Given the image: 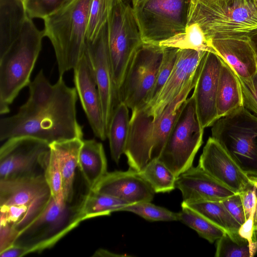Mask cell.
<instances>
[{
  "label": "cell",
  "mask_w": 257,
  "mask_h": 257,
  "mask_svg": "<svg viewBox=\"0 0 257 257\" xmlns=\"http://www.w3.org/2000/svg\"><path fill=\"white\" fill-rule=\"evenodd\" d=\"M29 96L18 112L0 119V141L20 137L51 145L75 138L83 133L76 116L78 94L63 76L54 84L41 70L28 85Z\"/></svg>",
  "instance_id": "1"
},
{
  "label": "cell",
  "mask_w": 257,
  "mask_h": 257,
  "mask_svg": "<svg viewBox=\"0 0 257 257\" xmlns=\"http://www.w3.org/2000/svg\"><path fill=\"white\" fill-rule=\"evenodd\" d=\"M202 62L178 95L156 117L141 108L133 110L130 132L124 152L130 169L140 172L152 160L159 158L184 102L194 89Z\"/></svg>",
  "instance_id": "2"
},
{
  "label": "cell",
  "mask_w": 257,
  "mask_h": 257,
  "mask_svg": "<svg viewBox=\"0 0 257 257\" xmlns=\"http://www.w3.org/2000/svg\"><path fill=\"white\" fill-rule=\"evenodd\" d=\"M197 23L209 42L250 40L257 34V8L253 0H194L188 23Z\"/></svg>",
  "instance_id": "3"
},
{
  "label": "cell",
  "mask_w": 257,
  "mask_h": 257,
  "mask_svg": "<svg viewBox=\"0 0 257 257\" xmlns=\"http://www.w3.org/2000/svg\"><path fill=\"white\" fill-rule=\"evenodd\" d=\"M92 0H67L44 19L45 37L54 48L59 76L73 69L87 48L86 30Z\"/></svg>",
  "instance_id": "4"
},
{
  "label": "cell",
  "mask_w": 257,
  "mask_h": 257,
  "mask_svg": "<svg viewBox=\"0 0 257 257\" xmlns=\"http://www.w3.org/2000/svg\"><path fill=\"white\" fill-rule=\"evenodd\" d=\"M43 31L27 17L21 33L10 47L0 56V113L10 112V106L25 87L42 48Z\"/></svg>",
  "instance_id": "5"
},
{
  "label": "cell",
  "mask_w": 257,
  "mask_h": 257,
  "mask_svg": "<svg viewBox=\"0 0 257 257\" xmlns=\"http://www.w3.org/2000/svg\"><path fill=\"white\" fill-rule=\"evenodd\" d=\"M80 209V202L73 204L51 196L39 215L19 232L13 244L25 247L27 254L51 248L83 221Z\"/></svg>",
  "instance_id": "6"
},
{
  "label": "cell",
  "mask_w": 257,
  "mask_h": 257,
  "mask_svg": "<svg viewBox=\"0 0 257 257\" xmlns=\"http://www.w3.org/2000/svg\"><path fill=\"white\" fill-rule=\"evenodd\" d=\"M211 126V137L257 181V117L241 106L217 119Z\"/></svg>",
  "instance_id": "7"
},
{
  "label": "cell",
  "mask_w": 257,
  "mask_h": 257,
  "mask_svg": "<svg viewBox=\"0 0 257 257\" xmlns=\"http://www.w3.org/2000/svg\"><path fill=\"white\" fill-rule=\"evenodd\" d=\"M194 0H132L144 43L159 45L184 33Z\"/></svg>",
  "instance_id": "8"
},
{
  "label": "cell",
  "mask_w": 257,
  "mask_h": 257,
  "mask_svg": "<svg viewBox=\"0 0 257 257\" xmlns=\"http://www.w3.org/2000/svg\"><path fill=\"white\" fill-rule=\"evenodd\" d=\"M107 24L108 55L118 98L131 61L143 41L131 6L121 0H113Z\"/></svg>",
  "instance_id": "9"
},
{
  "label": "cell",
  "mask_w": 257,
  "mask_h": 257,
  "mask_svg": "<svg viewBox=\"0 0 257 257\" xmlns=\"http://www.w3.org/2000/svg\"><path fill=\"white\" fill-rule=\"evenodd\" d=\"M203 132L192 94L184 102L159 158L177 178L192 166Z\"/></svg>",
  "instance_id": "10"
},
{
  "label": "cell",
  "mask_w": 257,
  "mask_h": 257,
  "mask_svg": "<svg viewBox=\"0 0 257 257\" xmlns=\"http://www.w3.org/2000/svg\"><path fill=\"white\" fill-rule=\"evenodd\" d=\"M164 47L143 43L135 51L118 92L119 102L132 110L147 103L161 65Z\"/></svg>",
  "instance_id": "11"
},
{
  "label": "cell",
  "mask_w": 257,
  "mask_h": 257,
  "mask_svg": "<svg viewBox=\"0 0 257 257\" xmlns=\"http://www.w3.org/2000/svg\"><path fill=\"white\" fill-rule=\"evenodd\" d=\"M50 146L28 137L5 141L0 148V180L44 174Z\"/></svg>",
  "instance_id": "12"
},
{
  "label": "cell",
  "mask_w": 257,
  "mask_h": 257,
  "mask_svg": "<svg viewBox=\"0 0 257 257\" xmlns=\"http://www.w3.org/2000/svg\"><path fill=\"white\" fill-rule=\"evenodd\" d=\"M51 196L44 174L0 180V206H26L32 221L44 210Z\"/></svg>",
  "instance_id": "13"
},
{
  "label": "cell",
  "mask_w": 257,
  "mask_h": 257,
  "mask_svg": "<svg viewBox=\"0 0 257 257\" xmlns=\"http://www.w3.org/2000/svg\"><path fill=\"white\" fill-rule=\"evenodd\" d=\"M212 177L236 193L255 183L216 140L208 138L198 165Z\"/></svg>",
  "instance_id": "14"
},
{
  "label": "cell",
  "mask_w": 257,
  "mask_h": 257,
  "mask_svg": "<svg viewBox=\"0 0 257 257\" xmlns=\"http://www.w3.org/2000/svg\"><path fill=\"white\" fill-rule=\"evenodd\" d=\"M87 52L100 97L107 133L114 110L119 103L113 82L108 55L107 23L93 42L87 43Z\"/></svg>",
  "instance_id": "15"
},
{
  "label": "cell",
  "mask_w": 257,
  "mask_h": 257,
  "mask_svg": "<svg viewBox=\"0 0 257 257\" xmlns=\"http://www.w3.org/2000/svg\"><path fill=\"white\" fill-rule=\"evenodd\" d=\"M222 60L217 54L205 51L193 95L198 119L204 129L218 119L216 102Z\"/></svg>",
  "instance_id": "16"
},
{
  "label": "cell",
  "mask_w": 257,
  "mask_h": 257,
  "mask_svg": "<svg viewBox=\"0 0 257 257\" xmlns=\"http://www.w3.org/2000/svg\"><path fill=\"white\" fill-rule=\"evenodd\" d=\"M204 52L179 49L174 68L164 86L152 101L138 108L154 118L160 115L193 76Z\"/></svg>",
  "instance_id": "17"
},
{
  "label": "cell",
  "mask_w": 257,
  "mask_h": 257,
  "mask_svg": "<svg viewBox=\"0 0 257 257\" xmlns=\"http://www.w3.org/2000/svg\"><path fill=\"white\" fill-rule=\"evenodd\" d=\"M74 83L83 109L94 135L107 138L100 97L87 48L73 69Z\"/></svg>",
  "instance_id": "18"
},
{
  "label": "cell",
  "mask_w": 257,
  "mask_h": 257,
  "mask_svg": "<svg viewBox=\"0 0 257 257\" xmlns=\"http://www.w3.org/2000/svg\"><path fill=\"white\" fill-rule=\"evenodd\" d=\"M92 190L118 198L130 204L151 202L155 193L140 173L130 168L125 171L107 172Z\"/></svg>",
  "instance_id": "19"
},
{
  "label": "cell",
  "mask_w": 257,
  "mask_h": 257,
  "mask_svg": "<svg viewBox=\"0 0 257 257\" xmlns=\"http://www.w3.org/2000/svg\"><path fill=\"white\" fill-rule=\"evenodd\" d=\"M176 188L182 193L183 202L222 201L236 193L216 180L198 166L180 175Z\"/></svg>",
  "instance_id": "20"
},
{
  "label": "cell",
  "mask_w": 257,
  "mask_h": 257,
  "mask_svg": "<svg viewBox=\"0 0 257 257\" xmlns=\"http://www.w3.org/2000/svg\"><path fill=\"white\" fill-rule=\"evenodd\" d=\"M209 44L239 78H249L257 73V56L250 40H214Z\"/></svg>",
  "instance_id": "21"
},
{
  "label": "cell",
  "mask_w": 257,
  "mask_h": 257,
  "mask_svg": "<svg viewBox=\"0 0 257 257\" xmlns=\"http://www.w3.org/2000/svg\"><path fill=\"white\" fill-rule=\"evenodd\" d=\"M83 139L75 138L50 145L59 162L63 182L65 201L72 202L76 169L78 167L79 154Z\"/></svg>",
  "instance_id": "22"
},
{
  "label": "cell",
  "mask_w": 257,
  "mask_h": 257,
  "mask_svg": "<svg viewBox=\"0 0 257 257\" xmlns=\"http://www.w3.org/2000/svg\"><path fill=\"white\" fill-rule=\"evenodd\" d=\"M27 16L22 0H0V56L19 37Z\"/></svg>",
  "instance_id": "23"
},
{
  "label": "cell",
  "mask_w": 257,
  "mask_h": 257,
  "mask_svg": "<svg viewBox=\"0 0 257 257\" xmlns=\"http://www.w3.org/2000/svg\"><path fill=\"white\" fill-rule=\"evenodd\" d=\"M78 167L89 190L93 189L107 173V160L101 143L95 140H83Z\"/></svg>",
  "instance_id": "24"
},
{
  "label": "cell",
  "mask_w": 257,
  "mask_h": 257,
  "mask_svg": "<svg viewBox=\"0 0 257 257\" xmlns=\"http://www.w3.org/2000/svg\"><path fill=\"white\" fill-rule=\"evenodd\" d=\"M241 106L242 99L239 78L222 60L216 102L218 119Z\"/></svg>",
  "instance_id": "25"
},
{
  "label": "cell",
  "mask_w": 257,
  "mask_h": 257,
  "mask_svg": "<svg viewBox=\"0 0 257 257\" xmlns=\"http://www.w3.org/2000/svg\"><path fill=\"white\" fill-rule=\"evenodd\" d=\"M128 107L123 102L115 107L107 132L111 156L118 164L124 154L130 132Z\"/></svg>",
  "instance_id": "26"
},
{
  "label": "cell",
  "mask_w": 257,
  "mask_h": 257,
  "mask_svg": "<svg viewBox=\"0 0 257 257\" xmlns=\"http://www.w3.org/2000/svg\"><path fill=\"white\" fill-rule=\"evenodd\" d=\"M127 202L114 197L93 190L80 202L81 214L83 221L101 216L109 215L115 211H121Z\"/></svg>",
  "instance_id": "27"
},
{
  "label": "cell",
  "mask_w": 257,
  "mask_h": 257,
  "mask_svg": "<svg viewBox=\"0 0 257 257\" xmlns=\"http://www.w3.org/2000/svg\"><path fill=\"white\" fill-rule=\"evenodd\" d=\"M182 203L199 212L225 232H238L240 225L228 211L222 201Z\"/></svg>",
  "instance_id": "28"
},
{
  "label": "cell",
  "mask_w": 257,
  "mask_h": 257,
  "mask_svg": "<svg viewBox=\"0 0 257 257\" xmlns=\"http://www.w3.org/2000/svg\"><path fill=\"white\" fill-rule=\"evenodd\" d=\"M163 47H174L180 49H193L214 53L209 45L201 27L195 23L188 24L185 31L161 42Z\"/></svg>",
  "instance_id": "29"
},
{
  "label": "cell",
  "mask_w": 257,
  "mask_h": 257,
  "mask_svg": "<svg viewBox=\"0 0 257 257\" xmlns=\"http://www.w3.org/2000/svg\"><path fill=\"white\" fill-rule=\"evenodd\" d=\"M139 172L155 193L169 192L176 188L177 177L159 158L152 160Z\"/></svg>",
  "instance_id": "30"
},
{
  "label": "cell",
  "mask_w": 257,
  "mask_h": 257,
  "mask_svg": "<svg viewBox=\"0 0 257 257\" xmlns=\"http://www.w3.org/2000/svg\"><path fill=\"white\" fill-rule=\"evenodd\" d=\"M182 210L179 212V221L195 230L210 243L220 238L225 232L197 211L181 203Z\"/></svg>",
  "instance_id": "31"
},
{
  "label": "cell",
  "mask_w": 257,
  "mask_h": 257,
  "mask_svg": "<svg viewBox=\"0 0 257 257\" xmlns=\"http://www.w3.org/2000/svg\"><path fill=\"white\" fill-rule=\"evenodd\" d=\"M113 0H92L86 30L87 43L93 42L108 21Z\"/></svg>",
  "instance_id": "32"
},
{
  "label": "cell",
  "mask_w": 257,
  "mask_h": 257,
  "mask_svg": "<svg viewBox=\"0 0 257 257\" xmlns=\"http://www.w3.org/2000/svg\"><path fill=\"white\" fill-rule=\"evenodd\" d=\"M215 256L251 257L249 243L238 232H225L217 240Z\"/></svg>",
  "instance_id": "33"
},
{
  "label": "cell",
  "mask_w": 257,
  "mask_h": 257,
  "mask_svg": "<svg viewBox=\"0 0 257 257\" xmlns=\"http://www.w3.org/2000/svg\"><path fill=\"white\" fill-rule=\"evenodd\" d=\"M121 211L134 213L146 220L151 221H179V214L165 208L144 201L124 206Z\"/></svg>",
  "instance_id": "34"
},
{
  "label": "cell",
  "mask_w": 257,
  "mask_h": 257,
  "mask_svg": "<svg viewBox=\"0 0 257 257\" xmlns=\"http://www.w3.org/2000/svg\"><path fill=\"white\" fill-rule=\"evenodd\" d=\"M178 50V48L174 47H164L163 56L156 79L146 104L156 97L168 80L175 64Z\"/></svg>",
  "instance_id": "35"
},
{
  "label": "cell",
  "mask_w": 257,
  "mask_h": 257,
  "mask_svg": "<svg viewBox=\"0 0 257 257\" xmlns=\"http://www.w3.org/2000/svg\"><path fill=\"white\" fill-rule=\"evenodd\" d=\"M44 175L55 199L63 198L62 174L57 156L50 147V154Z\"/></svg>",
  "instance_id": "36"
},
{
  "label": "cell",
  "mask_w": 257,
  "mask_h": 257,
  "mask_svg": "<svg viewBox=\"0 0 257 257\" xmlns=\"http://www.w3.org/2000/svg\"><path fill=\"white\" fill-rule=\"evenodd\" d=\"M67 0H25L27 16L31 19H44L59 10Z\"/></svg>",
  "instance_id": "37"
},
{
  "label": "cell",
  "mask_w": 257,
  "mask_h": 257,
  "mask_svg": "<svg viewBox=\"0 0 257 257\" xmlns=\"http://www.w3.org/2000/svg\"><path fill=\"white\" fill-rule=\"evenodd\" d=\"M239 79L242 106L257 117V73L249 78Z\"/></svg>",
  "instance_id": "38"
},
{
  "label": "cell",
  "mask_w": 257,
  "mask_h": 257,
  "mask_svg": "<svg viewBox=\"0 0 257 257\" xmlns=\"http://www.w3.org/2000/svg\"><path fill=\"white\" fill-rule=\"evenodd\" d=\"M239 194L242 200L246 219L250 212L253 211L255 213V225L257 222V182Z\"/></svg>",
  "instance_id": "39"
},
{
  "label": "cell",
  "mask_w": 257,
  "mask_h": 257,
  "mask_svg": "<svg viewBox=\"0 0 257 257\" xmlns=\"http://www.w3.org/2000/svg\"><path fill=\"white\" fill-rule=\"evenodd\" d=\"M222 202L230 214L240 225L245 222V215L239 193H235L222 201Z\"/></svg>",
  "instance_id": "40"
},
{
  "label": "cell",
  "mask_w": 257,
  "mask_h": 257,
  "mask_svg": "<svg viewBox=\"0 0 257 257\" xmlns=\"http://www.w3.org/2000/svg\"><path fill=\"white\" fill-rule=\"evenodd\" d=\"M255 225V213L251 211L245 222L240 225L238 233L249 243L251 257L256 253L254 248V227Z\"/></svg>",
  "instance_id": "41"
},
{
  "label": "cell",
  "mask_w": 257,
  "mask_h": 257,
  "mask_svg": "<svg viewBox=\"0 0 257 257\" xmlns=\"http://www.w3.org/2000/svg\"><path fill=\"white\" fill-rule=\"evenodd\" d=\"M18 234L13 224L0 221V252L12 245Z\"/></svg>",
  "instance_id": "42"
},
{
  "label": "cell",
  "mask_w": 257,
  "mask_h": 257,
  "mask_svg": "<svg viewBox=\"0 0 257 257\" xmlns=\"http://www.w3.org/2000/svg\"><path fill=\"white\" fill-rule=\"evenodd\" d=\"M27 254V250L25 247L15 244L0 252L1 257H22Z\"/></svg>",
  "instance_id": "43"
},
{
  "label": "cell",
  "mask_w": 257,
  "mask_h": 257,
  "mask_svg": "<svg viewBox=\"0 0 257 257\" xmlns=\"http://www.w3.org/2000/svg\"><path fill=\"white\" fill-rule=\"evenodd\" d=\"M96 256H126V254H119L114 253L105 249H100L97 250L93 255Z\"/></svg>",
  "instance_id": "44"
},
{
  "label": "cell",
  "mask_w": 257,
  "mask_h": 257,
  "mask_svg": "<svg viewBox=\"0 0 257 257\" xmlns=\"http://www.w3.org/2000/svg\"><path fill=\"white\" fill-rule=\"evenodd\" d=\"M250 42L257 56V34L253 36L250 39Z\"/></svg>",
  "instance_id": "45"
},
{
  "label": "cell",
  "mask_w": 257,
  "mask_h": 257,
  "mask_svg": "<svg viewBox=\"0 0 257 257\" xmlns=\"http://www.w3.org/2000/svg\"><path fill=\"white\" fill-rule=\"evenodd\" d=\"M254 248L257 252V222L254 227Z\"/></svg>",
  "instance_id": "46"
},
{
  "label": "cell",
  "mask_w": 257,
  "mask_h": 257,
  "mask_svg": "<svg viewBox=\"0 0 257 257\" xmlns=\"http://www.w3.org/2000/svg\"><path fill=\"white\" fill-rule=\"evenodd\" d=\"M124 3L131 6L132 0H121Z\"/></svg>",
  "instance_id": "47"
},
{
  "label": "cell",
  "mask_w": 257,
  "mask_h": 257,
  "mask_svg": "<svg viewBox=\"0 0 257 257\" xmlns=\"http://www.w3.org/2000/svg\"><path fill=\"white\" fill-rule=\"evenodd\" d=\"M253 2H254L255 6H256V7L257 8V0H253Z\"/></svg>",
  "instance_id": "48"
},
{
  "label": "cell",
  "mask_w": 257,
  "mask_h": 257,
  "mask_svg": "<svg viewBox=\"0 0 257 257\" xmlns=\"http://www.w3.org/2000/svg\"><path fill=\"white\" fill-rule=\"evenodd\" d=\"M22 2H23V3H24V1H25V0H22Z\"/></svg>",
  "instance_id": "49"
}]
</instances>
